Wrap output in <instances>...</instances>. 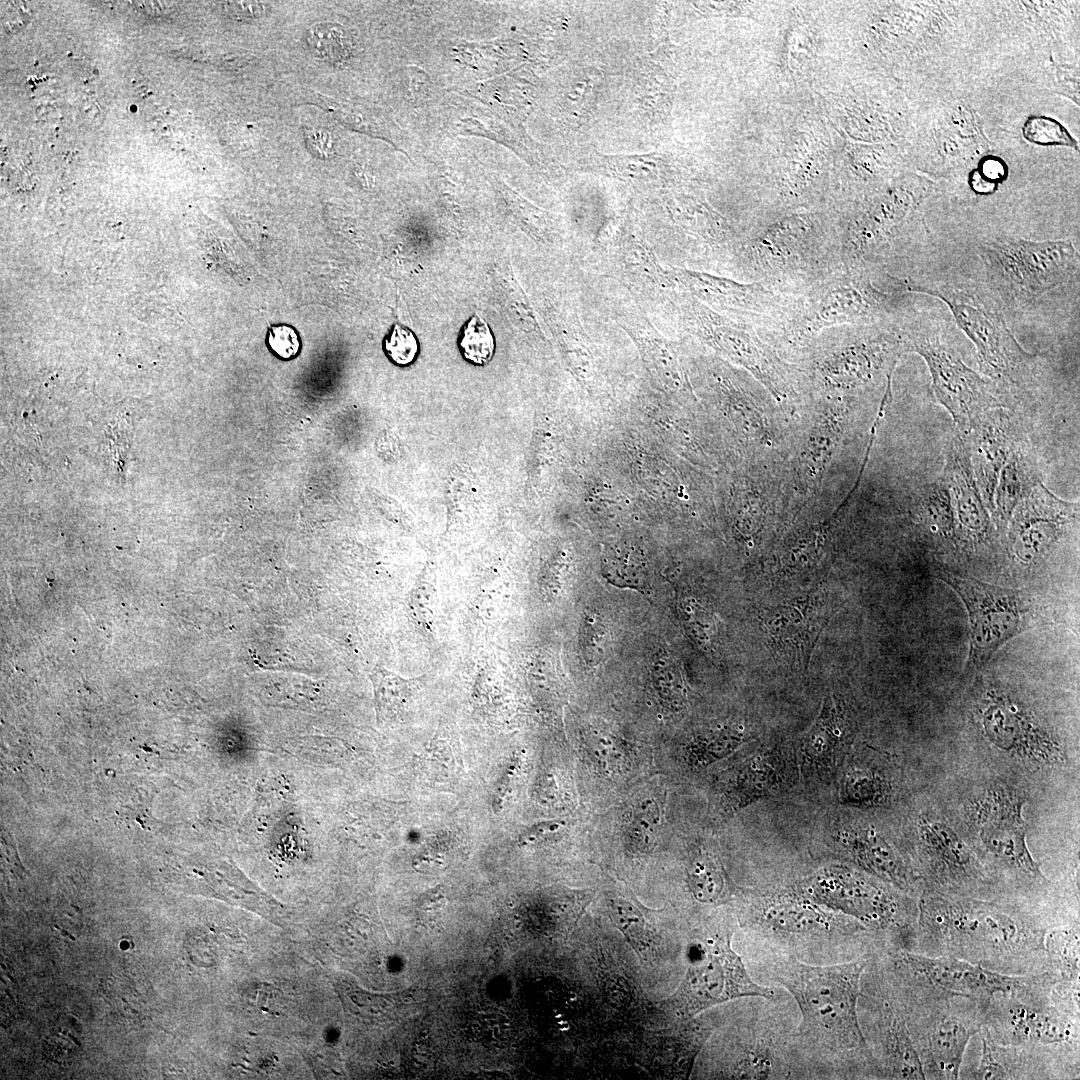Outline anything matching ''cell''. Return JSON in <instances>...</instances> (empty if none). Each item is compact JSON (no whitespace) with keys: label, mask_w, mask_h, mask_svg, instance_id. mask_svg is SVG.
<instances>
[{"label":"cell","mask_w":1080,"mask_h":1080,"mask_svg":"<svg viewBox=\"0 0 1080 1080\" xmlns=\"http://www.w3.org/2000/svg\"><path fill=\"white\" fill-rule=\"evenodd\" d=\"M788 761L786 752L769 748L742 763L731 780V804L742 808L781 791L790 776Z\"/></svg>","instance_id":"obj_27"},{"label":"cell","mask_w":1080,"mask_h":1080,"mask_svg":"<svg viewBox=\"0 0 1080 1080\" xmlns=\"http://www.w3.org/2000/svg\"><path fill=\"white\" fill-rule=\"evenodd\" d=\"M562 825L560 821H545L535 824L521 833L519 842L522 845L533 844L544 836L556 832Z\"/></svg>","instance_id":"obj_45"},{"label":"cell","mask_w":1080,"mask_h":1080,"mask_svg":"<svg viewBox=\"0 0 1080 1080\" xmlns=\"http://www.w3.org/2000/svg\"><path fill=\"white\" fill-rule=\"evenodd\" d=\"M600 269L615 279L639 301L651 307H668L680 293L669 269L659 262L652 248L628 227H622L597 245Z\"/></svg>","instance_id":"obj_20"},{"label":"cell","mask_w":1080,"mask_h":1080,"mask_svg":"<svg viewBox=\"0 0 1080 1080\" xmlns=\"http://www.w3.org/2000/svg\"><path fill=\"white\" fill-rule=\"evenodd\" d=\"M843 268L837 229L797 215L744 236L735 269L743 281L763 282L795 296Z\"/></svg>","instance_id":"obj_3"},{"label":"cell","mask_w":1080,"mask_h":1080,"mask_svg":"<svg viewBox=\"0 0 1080 1080\" xmlns=\"http://www.w3.org/2000/svg\"><path fill=\"white\" fill-rule=\"evenodd\" d=\"M446 903V897L441 887L430 889L419 897V904L423 910L439 909Z\"/></svg>","instance_id":"obj_46"},{"label":"cell","mask_w":1080,"mask_h":1080,"mask_svg":"<svg viewBox=\"0 0 1080 1080\" xmlns=\"http://www.w3.org/2000/svg\"><path fill=\"white\" fill-rule=\"evenodd\" d=\"M762 915L766 924L784 932H809L827 929L829 925L820 906L800 894L774 899L767 904Z\"/></svg>","instance_id":"obj_32"},{"label":"cell","mask_w":1080,"mask_h":1080,"mask_svg":"<svg viewBox=\"0 0 1080 1080\" xmlns=\"http://www.w3.org/2000/svg\"><path fill=\"white\" fill-rule=\"evenodd\" d=\"M744 738V733L737 728L724 727L709 731L691 743L688 760L693 766H706L731 753Z\"/></svg>","instance_id":"obj_37"},{"label":"cell","mask_w":1080,"mask_h":1080,"mask_svg":"<svg viewBox=\"0 0 1080 1080\" xmlns=\"http://www.w3.org/2000/svg\"><path fill=\"white\" fill-rule=\"evenodd\" d=\"M898 323L907 352L917 353L926 362L935 397L958 432L965 433L981 414L1002 407L994 385L964 363L930 319L902 317Z\"/></svg>","instance_id":"obj_7"},{"label":"cell","mask_w":1080,"mask_h":1080,"mask_svg":"<svg viewBox=\"0 0 1080 1080\" xmlns=\"http://www.w3.org/2000/svg\"><path fill=\"white\" fill-rule=\"evenodd\" d=\"M630 829L631 839L637 845L648 846L655 836L656 827L659 823L658 805L651 800H645L636 808Z\"/></svg>","instance_id":"obj_43"},{"label":"cell","mask_w":1080,"mask_h":1080,"mask_svg":"<svg viewBox=\"0 0 1080 1080\" xmlns=\"http://www.w3.org/2000/svg\"><path fill=\"white\" fill-rule=\"evenodd\" d=\"M1023 802L1013 791L991 786L966 805V817L988 860L1015 879L1043 884L1047 880L1026 844Z\"/></svg>","instance_id":"obj_11"},{"label":"cell","mask_w":1080,"mask_h":1080,"mask_svg":"<svg viewBox=\"0 0 1080 1080\" xmlns=\"http://www.w3.org/2000/svg\"><path fill=\"white\" fill-rule=\"evenodd\" d=\"M805 348L814 351L813 366L819 381L849 390L892 376L899 358L907 352L898 321L830 328Z\"/></svg>","instance_id":"obj_6"},{"label":"cell","mask_w":1080,"mask_h":1080,"mask_svg":"<svg viewBox=\"0 0 1080 1080\" xmlns=\"http://www.w3.org/2000/svg\"><path fill=\"white\" fill-rule=\"evenodd\" d=\"M377 720L391 721L406 708L415 692V682L378 667L371 675Z\"/></svg>","instance_id":"obj_34"},{"label":"cell","mask_w":1080,"mask_h":1080,"mask_svg":"<svg viewBox=\"0 0 1080 1080\" xmlns=\"http://www.w3.org/2000/svg\"><path fill=\"white\" fill-rule=\"evenodd\" d=\"M932 1006L924 1002L922 1015L907 1022L926 1079H958L968 1043L984 1025L982 1007L956 1009L955 995L921 984Z\"/></svg>","instance_id":"obj_13"},{"label":"cell","mask_w":1080,"mask_h":1080,"mask_svg":"<svg viewBox=\"0 0 1080 1080\" xmlns=\"http://www.w3.org/2000/svg\"><path fill=\"white\" fill-rule=\"evenodd\" d=\"M688 883L693 896L703 903H714L724 894L726 878L722 866L708 853L696 855L688 867Z\"/></svg>","instance_id":"obj_35"},{"label":"cell","mask_w":1080,"mask_h":1080,"mask_svg":"<svg viewBox=\"0 0 1080 1080\" xmlns=\"http://www.w3.org/2000/svg\"><path fill=\"white\" fill-rule=\"evenodd\" d=\"M966 439L973 473L982 499L992 514L1000 472L1021 446L1020 432L1012 414L1003 407L991 409L962 433Z\"/></svg>","instance_id":"obj_23"},{"label":"cell","mask_w":1080,"mask_h":1080,"mask_svg":"<svg viewBox=\"0 0 1080 1080\" xmlns=\"http://www.w3.org/2000/svg\"><path fill=\"white\" fill-rule=\"evenodd\" d=\"M383 350L395 365L408 366L417 358L419 342L410 329L394 324L392 330L384 338Z\"/></svg>","instance_id":"obj_41"},{"label":"cell","mask_w":1080,"mask_h":1080,"mask_svg":"<svg viewBox=\"0 0 1080 1080\" xmlns=\"http://www.w3.org/2000/svg\"><path fill=\"white\" fill-rule=\"evenodd\" d=\"M922 517L930 528L944 537H952L957 527L949 489L941 477L927 485L921 495Z\"/></svg>","instance_id":"obj_36"},{"label":"cell","mask_w":1080,"mask_h":1080,"mask_svg":"<svg viewBox=\"0 0 1080 1080\" xmlns=\"http://www.w3.org/2000/svg\"><path fill=\"white\" fill-rule=\"evenodd\" d=\"M898 956L899 969L908 972L916 982L980 1003L1025 995L1050 985L1053 979L1049 972L1003 974L951 956H928L911 951H902Z\"/></svg>","instance_id":"obj_17"},{"label":"cell","mask_w":1080,"mask_h":1080,"mask_svg":"<svg viewBox=\"0 0 1080 1080\" xmlns=\"http://www.w3.org/2000/svg\"><path fill=\"white\" fill-rule=\"evenodd\" d=\"M1078 515V502L1060 499L1039 482L1018 503L1008 522L1012 558L1024 565L1036 564Z\"/></svg>","instance_id":"obj_22"},{"label":"cell","mask_w":1080,"mask_h":1080,"mask_svg":"<svg viewBox=\"0 0 1080 1080\" xmlns=\"http://www.w3.org/2000/svg\"><path fill=\"white\" fill-rule=\"evenodd\" d=\"M1041 991L996 998L983 1004L987 1035L1003 1045L1060 1046L1078 1042V1015L1040 999Z\"/></svg>","instance_id":"obj_19"},{"label":"cell","mask_w":1080,"mask_h":1080,"mask_svg":"<svg viewBox=\"0 0 1080 1080\" xmlns=\"http://www.w3.org/2000/svg\"><path fill=\"white\" fill-rule=\"evenodd\" d=\"M1039 482L1034 457L1020 446L1002 468L995 489L992 515L999 529L1007 528L1015 507Z\"/></svg>","instance_id":"obj_30"},{"label":"cell","mask_w":1080,"mask_h":1080,"mask_svg":"<svg viewBox=\"0 0 1080 1080\" xmlns=\"http://www.w3.org/2000/svg\"><path fill=\"white\" fill-rule=\"evenodd\" d=\"M1028 1048L1003 1045L993 1041L986 1032L982 1037V1053L973 1079L1037 1078L1030 1063Z\"/></svg>","instance_id":"obj_31"},{"label":"cell","mask_w":1080,"mask_h":1080,"mask_svg":"<svg viewBox=\"0 0 1080 1080\" xmlns=\"http://www.w3.org/2000/svg\"><path fill=\"white\" fill-rule=\"evenodd\" d=\"M977 719L987 742L1013 760L1034 767L1061 766L1065 762L1058 738L1010 693L987 691L978 705Z\"/></svg>","instance_id":"obj_16"},{"label":"cell","mask_w":1080,"mask_h":1080,"mask_svg":"<svg viewBox=\"0 0 1080 1080\" xmlns=\"http://www.w3.org/2000/svg\"><path fill=\"white\" fill-rule=\"evenodd\" d=\"M266 345L282 360H291L300 352L301 339L298 331L289 324H275L268 328Z\"/></svg>","instance_id":"obj_42"},{"label":"cell","mask_w":1080,"mask_h":1080,"mask_svg":"<svg viewBox=\"0 0 1080 1080\" xmlns=\"http://www.w3.org/2000/svg\"><path fill=\"white\" fill-rule=\"evenodd\" d=\"M679 291L708 308L755 329L761 337L781 323L792 296L763 282H749L706 271L669 269Z\"/></svg>","instance_id":"obj_14"},{"label":"cell","mask_w":1080,"mask_h":1080,"mask_svg":"<svg viewBox=\"0 0 1080 1080\" xmlns=\"http://www.w3.org/2000/svg\"><path fill=\"white\" fill-rule=\"evenodd\" d=\"M883 1067L893 1079H926L905 1017L886 1005L880 1022Z\"/></svg>","instance_id":"obj_29"},{"label":"cell","mask_w":1080,"mask_h":1080,"mask_svg":"<svg viewBox=\"0 0 1080 1080\" xmlns=\"http://www.w3.org/2000/svg\"><path fill=\"white\" fill-rule=\"evenodd\" d=\"M942 478L949 489L961 534L969 540L981 541L989 533V511L973 473L966 439L958 431L947 442Z\"/></svg>","instance_id":"obj_25"},{"label":"cell","mask_w":1080,"mask_h":1080,"mask_svg":"<svg viewBox=\"0 0 1080 1080\" xmlns=\"http://www.w3.org/2000/svg\"><path fill=\"white\" fill-rule=\"evenodd\" d=\"M852 731V720L843 701L835 694L826 696L819 715L798 744L797 758L804 776L812 779L830 776L842 759Z\"/></svg>","instance_id":"obj_24"},{"label":"cell","mask_w":1080,"mask_h":1080,"mask_svg":"<svg viewBox=\"0 0 1080 1080\" xmlns=\"http://www.w3.org/2000/svg\"><path fill=\"white\" fill-rule=\"evenodd\" d=\"M838 843L853 864L898 889L907 891L920 879L911 863L872 826L845 828Z\"/></svg>","instance_id":"obj_26"},{"label":"cell","mask_w":1080,"mask_h":1080,"mask_svg":"<svg viewBox=\"0 0 1080 1080\" xmlns=\"http://www.w3.org/2000/svg\"><path fill=\"white\" fill-rule=\"evenodd\" d=\"M915 830L920 862L917 873L939 889L938 893L964 896L983 883L987 873L979 858L940 818L922 814Z\"/></svg>","instance_id":"obj_21"},{"label":"cell","mask_w":1080,"mask_h":1080,"mask_svg":"<svg viewBox=\"0 0 1080 1080\" xmlns=\"http://www.w3.org/2000/svg\"><path fill=\"white\" fill-rule=\"evenodd\" d=\"M342 28L334 23L315 24L308 30L307 41L325 60L340 62L347 57L349 51V42Z\"/></svg>","instance_id":"obj_39"},{"label":"cell","mask_w":1080,"mask_h":1080,"mask_svg":"<svg viewBox=\"0 0 1080 1080\" xmlns=\"http://www.w3.org/2000/svg\"><path fill=\"white\" fill-rule=\"evenodd\" d=\"M936 577L959 595L968 612L967 671L985 666L1003 645L1026 629L1031 607L1023 591L944 569L936 570Z\"/></svg>","instance_id":"obj_9"},{"label":"cell","mask_w":1080,"mask_h":1080,"mask_svg":"<svg viewBox=\"0 0 1080 1080\" xmlns=\"http://www.w3.org/2000/svg\"><path fill=\"white\" fill-rule=\"evenodd\" d=\"M876 274L843 267L814 283L792 296L781 323L764 340L802 350L830 328L898 321L903 315L897 297L875 284Z\"/></svg>","instance_id":"obj_4"},{"label":"cell","mask_w":1080,"mask_h":1080,"mask_svg":"<svg viewBox=\"0 0 1080 1080\" xmlns=\"http://www.w3.org/2000/svg\"><path fill=\"white\" fill-rule=\"evenodd\" d=\"M989 281L1004 299L1032 301L1070 280L1079 254L1070 240L1001 238L981 246Z\"/></svg>","instance_id":"obj_8"},{"label":"cell","mask_w":1080,"mask_h":1080,"mask_svg":"<svg viewBox=\"0 0 1080 1080\" xmlns=\"http://www.w3.org/2000/svg\"><path fill=\"white\" fill-rule=\"evenodd\" d=\"M463 358L477 366L488 364L495 351V338L487 322L479 315H473L465 324L459 340Z\"/></svg>","instance_id":"obj_38"},{"label":"cell","mask_w":1080,"mask_h":1080,"mask_svg":"<svg viewBox=\"0 0 1080 1080\" xmlns=\"http://www.w3.org/2000/svg\"><path fill=\"white\" fill-rule=\"evenodd\" d=\"M697 951L698 957L691 961L678 996L683 1015L690 1017L740 997L775 999L774 990L750 976L729 937L709 938L697 946Z\"/></svg>","instance_id":"obj_18"},{"label":"cell","mask_w":1080,"mask_h":1080,"mask_svg":"<svg viewBox=\"0 0 1080 1080\" xmlns=\"http://www.w3.org/2000/svg\"><path fill=\"white\" fill-rule=\"evenodd\" d=\"M1052 926L999 903L929 891L918 904L917 953L951 956L1008 975L1040 974Z\"/></svg>","instance_id":"obj_1"},{"label":"cell","mask_w":1080,"mask_h":1080,"mask_svg":"<svg viewBox=\"0 0 1080 1080\" xmlns=\"http://www.w3.org/2000/svg\"><path fill=\"white\" fill-rule=\"evenodd\" d=\"M681 326L691 335L752 371L773 391L789 386V370L759 333L680 292L674 304Z\"/></svg>","instance_id":"obj_12"},{"label":"cell","mask_w":1080,"mask_h":1080,"mask_svg":"<svg viewBox=\"0 0 1080 1080\" xmlns=\"http://www.w3.org/2000/svg\"><path fill=\"white\" fill-rule=\"evenodd\" d=\"M433 584L434 583H417L411 594V609L417 622L426 623L429 622L432 616L431 607L433 603Z\"/></svg>","instance_id":"obj_44"},{"label":"cell","mask_w":1080,"mask_h":1080,"mask_svg":"<svg viewBox=\"0 0 1080 1080\" xmlns=\"http://www.w3.org/2000/svg\"><path fill=\"white\" fill-rule=\"evenodd\" d=\"M233 10L244 18L260 17L265 12V6L261 2H234L230 3Z\"/></svg>","instance_id":"obj_47"},{"label":"cell","mask_w":1080,"mask_h":1080,"mask_svg":"<svg viewBox=\"0 0 1080 1080\" xmlns=\"http://www.w3.org/2000/svg\"><path fill=\"white\" fill-rule=\"evenodd\" d=\"M612 318L637 343L652 368L672 386L681 385L676 358L666 339L658 332L638 304H614Z\"/></svg>","instance_id":"obj_28"},{"label":"cell","mask_w":1080,"mask_h":1080,"mask_svg":"<svg viewBox=\"0 0 1080 1080\" xmlns=\"http://www.w3.org/2000/svg\"><path fill=\"white\" fill-rule=\"evenodd\" d=\"M845 867L824 868L800 885V895L875 930L915 931L918 911H911L881 882Z\"/></svg>","instance_id":"obj_10"},{"label":"cell","mask_w":1080,"mask_h":1080,"mask_svg":"<svg viewBox=\"0 0 1080 1080\" xmlns=\"http://www.w3.org/2000/svg\"><path fill=\"white\" fill-rule=\"evenodd\" d=\"M920 191L895 190L837 229L844 268L877 273L903 248L905 225L916 208Z\"/></svg>","instance_id":"obj_15"},{"label":"cell","mask_w":1080,"mask_h":1080,"mask_svg":"<svg viewBox=\"0 0 1080 1080\" xmlns=\"http://www.w3.org/2000/svg\"><path fill=\"white\" fill-rule=\"evenodd\" d=\"M906 292L935 297L950 309L959 328L973 342L983 374L996 387L1021 389L1033 376L1036 356L1010 331L995 298L972 285L905 281Z\"/></svg>","instance_id":"obj_5"},{"label":"cell","mask_w":1080,"mask_h":1080,"mask_svg":"<svg viewBox=\"0 0 1080 1080\" xmlns=\"http://www.w3.org/2000/svg\"><path fill=\"white\" fill-rule=\"evenodd\" d=\"M890 794L889 782L877 770L852 764L843 775L839 797L843 804L856 807L877 806Z\"/></svg>","instance_id":"obj_33"},{"label":"cell","mask_w":1080,"mask_h":1080,"mask_svg":"<svg viewBox=\"0 0 1080 1080\" xmlns=\"http://www.w3.org/2000/svg\"><path fill=\"white\" fill-rule=\"evenodd\" d=\"M1023 137L1030 143L1041 146H1069L1078 149L1077 141L1067 129L1048 116H1031L1022 127Z\"/></svg>","instance_id":"obj_40"},{"label":"cell","mask_w":1080,"mask_h":1080,"mask_svg":"<svg viewBox=\"0 0 1080 1080\" xmlns=\"http://www.w3.org/2000/svg\"><path fill=\"white\" fill-rule=\"evenodd\" d=\"M864 967L862 960L818 966L795 958L774 966V979L794 997L800 1009L801 1036L838 1055L869 1060L857 1012Z\"/></svg>","instance_id":"obj_2"}]
</instances>
